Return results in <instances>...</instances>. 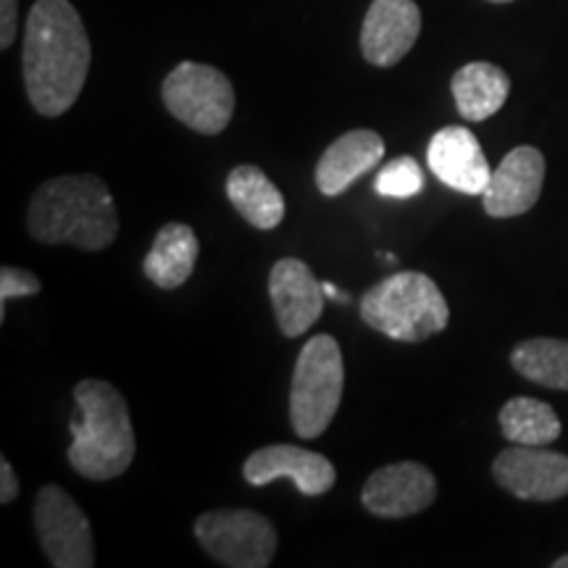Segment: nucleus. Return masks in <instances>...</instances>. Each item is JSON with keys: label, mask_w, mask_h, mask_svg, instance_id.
Wrapping results in <instances>:
<instances>
[{"label": "nucleus", "mask_w": 568, "mask_h": 568, "mask_svg": "<svg viewBox=\"0 0 568 568\" xmlns=\"http://www.w3.org/2000/svg\"><path fill=\"white\" fill-rule=\"evenodd\" d=\"M92 48L69 0H38L24 30L27 98L40 116H63L88 82Z\"/></svg>", "instance_id": "nucleus-1"}, {"label": "nucleus", "mask_w": 568, "mask_h": 568, "mask_svg": "<svg viewBox=\"0 0 568 568\" xmlns=\"http://www.w3.org/2000/svg\"><path fill=\"white\" fill-rule=\"evenodd\" d=\"M27 230L38 243L103 251L119 234L116 203L95 174H63L34 190Z\"/></svg>", "instance_id": "nucleus-2"}, {"label": "nucleus", "mask_w": 568, "mask_h": 568, "mask_svg": "<svg viewBox=\"0 0 568 568\" xmlns=\"http://www.w3.org/2000/svg\"><path fill=\"white\" fill-rule=\"evenodd\" d=\"M74 403L80 418L71 422V468L92 481L122 477L138 450L124 395L109 382L84 379L74 387Z\"/></svg>", "instance_id": "nucleus-3"}, {"label": "nucleus", "mask_w": 568, "mask_h": 568, "mask_svg": "<svg viewBox=\"0 0 568 568\" xmlns=\"http://www.w3.org/2000/svg\"><path fill=\"white\" fill-rule=\"evenodd\" d=\"M361 316L372 329L389 339L422 343L445 329L450 322V308L432 276L397 272L368 290L361 301Z\"/></svg>", "instance_id": "nucleus-4"}, {"label": "nucleus", "mask_w": 568, "mask_h": 568, "mask_svg": "<svg viewBox=\"0 0 568 568\" xmlns=\"http://www.w3.org/2000/svg\"><path fill=\"white\" fill-rule=\"evenodd\" d=\"M345 389L343 351L332 335L311 337L297 355L290 387V424L295 435L314 439L335 418Z\"/></svg>", "instance_id": "nucleus-5"}, {"label": "nucleus", "mask_w": 568, "mask_h": 568, "mask_svg": "<svg viewBox=\"0 0 568 568\" xmlns=\"http://www.w3.org/2000/svg\"><path fill=\"white\" fill-rule=\"evenodd\" d=\"M166 111L184 126L201 134H222L232 122L234 88L216 67L182 61L161 84Z\"/></svg>", "instance_id": "nucleus-6"}, {"label": "nucleus", "mask_w": 568, "mask_h": 568, "mask_svg": "<svg viewBox=\"0 0 568 568\" xmlns=\"http://www.w3.org/2000/svg\"><path fill=\"white\" fill-rule=\"evenodd\" d=\"M195 537L213 560L230 568H266L276 552V529L245 508L209 510L195 521Z\"/></svg>", "instance_id": "nucleus-7"}, {"label": "nucleus", "mask_w": 568, "mask_h": 568, "mask_svg": "<svg viewBox=\"0 0 568 568\" xmlns=\"http://www.w3.org/2000/svg\"><path fill=\"white\" fill-rule=\"evenodd\" d=\"M34 527L51 566L55 568H92L95 545L92 527L77 500L59 485H45L34 500Z\"/></svg>", "instance_id": "nucleus-8"}, {"label": "nucleus", "mask_w": 568, "mask_h": 568, "mask_svg": "<svg viewBox=\"0 0 568 568\" xmlns=\"http://www.w3.org/2000/svg\"><path fill=\"white\" fill-rule=\"evenodd\" d=\"M495 481L518 500L550 503L568 495V456L545 445L506 447L493 464Z\"/></svg>", "instance_id": "nucleus-9"}, {"label": "nucleus", "mask_w": 568, "mask_h": 568, "mask_svg": "<svg viewBox=\"0 0 568 568\" xmlns=\"http://www.w3.org/2000/svg\"><path fill=\"white\" fill-rule=\"evenodd\" d=\"M437 479L418 460H400L376 468L364 485V508L376 518H406L435 503Z\"/></svg>", "instance_id": "nucleus-10"}, {"label": "nucleus", "mask_w": 568, "mask_h": 568, "mask_svg": "<svg viewBox=\"0 0 568 568\" xmlns=\"http://www.w3.org/2000/svg\"><path fill=\"white\" fill-rule=\"evenodd\" d=\"M422 32V11L414 0H374L361 27V53L372 67L389 69L403 61Z\"/></svg>", "instance_id": "nucleus-11"}, {"label": "nucleus", "mask_w": 568, "mask_h": 568, "mask_svg": "<svg viewBox=\"0 0 568 568\" xmlns=\"http://www.w3.org/2000/svg\"><path fill=\"white\" fill-rule=\"evenodd\" d=\"M245 479L255 487L272 485L274 479H293L303 495H326L335 487L337 471L322 453L297 445H268L255 450L243 466Z\"/></svg>", "instance_id": "nucleus-12"}, {"label": "nucleus", "mask_w": 568, "mask_h": 568, "mask_svg": "<svg viewBox=\"0 0 568 568\" xmlns=\"http://www.w3.org/2000/svg\"><path fill=\"white\" fill-rule=\"evenodd\" d=\"M274 316L284 337H301L324 311V287L314 272L297 258L276 261L268 274Z\"/></svg>", "instance_id": "nucleus-13"}, {"label": "nucleus", "mask_w": 568, "mask_h": 568, "mask_svg": "<svg viewBox=\"0 0 568 568\" xmlns=\"http://www.w3.org/2000/svg\"><path fill=\"white\" fill-rule=\"evenodd\" d=\"M545 182V155L531 145H518L489 176L481 193L485 211L493 219L521 216L535 209Z\"/></svg>", "instance_id": "nucleus-14"}, {"label": "nucleus", "mask_w": 568, "mask_h": 568, "mask_svg": "<svg viewBox=\"0 0 568 568\" xmlns=\"http://www.w3.org/2000/svg\"><path fill=\"white\" fill-rule=\"evenodd\" d=\"M432 174L447 187L464 195H481L487 190L493 169L485 159L479 140L466 126H445L426 148Z\"/></svg>", "instance_id": "nucleus-15"}, {"label": "nucleus", "mask_w": 568, "mask_h": 568, "mask_svg": "<svg viewBox=\"0 0 568 568\" xmlns=\"http://www.w3.org/2000/svg\"><path fill=\"white\" fill-rule=\"evenodd\" d=\"M385 159V140L372 130L345 132L326 148L316 163V187L326 197L343 195L351 184Z\"/></svg>", "instance_id": "nucleus-16"}, {"label": "nucleus", "mask_w": 568, "mask_h": 568, "mask_svg": "<svg viewBox=\"0 0 568 568\" xmlns=\"http://www.w3.org/2000/svg\"><path fill=\"white\" fill-rule=\"evenodd\" d=\"M197 253H201V243H197L193 226L172 222L161 226L155 234L153 247L142 261V272L155 287L176 290L193 276Z\"/></svg>", "instance_id": "nucleus-17"}, {"label": "nucleus", "mask_w": 568, "mask_h": 568, "mask_svg": "<svg viewBox=\"0 0 568 568\" xmlns=\"http://www.w3.org/2000/svg\"><path fill=\"white\" fill-rule=\"evenodd\" d=\"M450 90L466 122H485L506 105L510 80L495 63L474 61L453 74Z\"/></svg>", "instance_id": "nucleus-18"}, {"label": "nucleus", "mask_w": 568, "mask_h": 568, "mask_svg": "<svg viewBox=\"0 0 568 568\" xmlns=\"http://www.w3.org/2000/svg\"><path fill=\"white\" fill-rule=\"evenodd\" d=\"M226 197L255 230H274L284 222V211H287L284 195L258 166H251V163L232 169L226 176Z\"/></svg>", "instance_id": "nucleus-19"}, {"label": "nucleus", "mask_w": 568, "mask_h": 568, "mask_svg": "<svg viewBox=\"0 0 568 568\" xmlns=\"http://www.w3.org/2000/svg\"><path fill=\"white\" fill-rule=\"evenodd\" d=\"M503 437L514 445H550L560 437V418L537 397H514L500 410Z\"/></svg>", "instance_id": "nucleus-20"}, {"label": "nucleus", "mask_w": 568, "mask_h": 568, "mask_svg": "<svg viewBox=\"0 0 568 568\" xmlns=\"http://www.w3.org/2000/svg\"><path fill=\"white\" fill-rule=\"evenodd\" d=\"M510 364L529 382L550 389H568V339L537 337L518 343L510 353Z\"/></svg>", "instance_id": "nucleus-21"}, {"label": "nucleus", "mask_w": 568, "mask_h": 568, "mask_svg": "<svg viewBox=\"0 0 568 568\" xmlns=\"http://www.w3.org/2000/svg\"><path fill=\"white\" fill-rule=\"evenodd\" d=\"M424 190V172L416 159L400 155L379 169L374 180V193L387 197V201H408Z\"/></svg>", "instance_id": "nucleus-22"}, {"label": "nucleus", "mask_w": 568, "mask_h": 568, "mask_svg": "<svg viewBox=\"0 0 568 568\" xmlns=\"http://www.w3.org/2000/svg\"><path fill=\"white\" fill-rule=\"evenodd\" d=\"M40 280L32 272L17 266H3L0 268V322L6 318V305L17 297H32L40 293Z\"/></svg>", "instance_id": "nucleus-23"}, {"label": "nucleus", "mask_w": 568, "mask_h": 568, "mask_svg": "<svg viewBox=\"0 0 568 568\" xmlns=\"http://www.w3.org/2000/svg\"><path fill=\"white\" fill-rule=\"evenodd\" d=\"M17 21H19V0H0V48H11L17 38Z\"/></svg>", "instance_id": "nucleus-24"}, {"label": "nucleus", "mask_w": 568, "mask_h": 568, "mask_svg": "<svg viewBox=\"0 0 568 568\" xmlns=\"http://www.w3.org/2000/svg\"><path fill=\"white\" fill-rule=\"evenodd\" d=\"M17 497H19L17 474H13L9 460L0 458V503H3V506H9V503L17 500Z\"/></svg>", "instance_id": "nucleus-25"}, {"label": "nucleus", "mask_w": 568, "mask_h": 568, "mask_svg": "<svg viewBox=\"0 0 568 568\" xmlns=\"http://www.w3.org/2000/svg\"><path fill=\"white\" fill-rule=\"evenodd\" d=\"M322 287H324V295L335 297V301H337V303H351V295H347V293H339V290H337V287H335V284H332V282H324V284H322Z\"/></svg>", "instance_id": "nucleus-26"}, {"label": "nucleus", "mask_w": 568, "mask_h": 568, "mask_svg": "<svg viewBox=\"0 0 568 568\" xmlns=\"http://www.w3.org/2000/svg\"><path fill=\"white\" fill-rule=\"evenodd\" d=\"M556 568H568V556H560L556 558V564H552Z\"/></svg>", "instance_id": "nucleus-27"}, {"label": "nucleus", "mask_w": 568, "mask_h": 568, "mask_svg": "<svg viewBox=\"0 0 568 568\" xmlns=\"http://www.w3.org/2000/svg\"><path fill=\"white\" fill-rule=\"evenodd\" d=\"M489 3H510V0H489Z\"/></svg>", "instance_id": "nucleus-28"}]
</instances>
